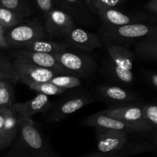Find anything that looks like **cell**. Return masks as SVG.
<instances>
[{
  "label": "cell",
  "mask_w": 157,
  "mask_h": 157,
  "mask_svg": "<svg viewBox=\"0 0 157 157\" xmlns=\"http://www.w3.org/2000/svg\"><path fill=\"white\" fill-rule=\"evenodd\" d=\"M154 150V146L147 141H130L124 148L119 151L108 153H97L88 157H128Z\"/></svg>",
  "instance_id": "ac0fdd59"
},
{
  "label": "cell",
  "mask_w": 157,
  "mask_h": 157,
  "mask_svg": "<svg viewBox=\"0 0 157 157\" xmlns=\"http://www.w3.org/2000/svg\"><path fill=\"white\" fill-rule=\"evenodd\" d=\"M141 111L144 121L156 131L157 128V106L155 104H141Z\"/></svg>",
  "instance_id": "83f0119b"
},
{
  "label": "cell",
  "mask_w": 157,
  "mask_h": 157,
  "mask_svg": "<svg viewBox=\"0 0 157 157\" xmlns=\"http://www.w3.org/2000/svg\"><path fill=\"white\" fill-rule=\"evenodd\" d=\"M82 124L84 126L93 127L95 129L125 131L130 134L138 133V134L147 135L149 133L141 127L106 116L103 114L101 111L87 117L85 120L82 121Z\"/></svg>",
  "instance_id": "8fae6325"
},
{
  "label": "cell",
  "mask_w": 157,
  "mask_h": 157,
  "mask_svg": "<svg viewBox=\"0 0 157 157\" xmlns=\"http://www.w3.org/2000/svg\"><path fill=\"white\" fill-rule=\"evenodd\" d=\"M94 16L98 17L104 25L121 26L135 23H153L156 18L147 14H127L116 9L97 11Z\"/></svg>",
  "instance_id": "30bf717a"
},
{
  "label": "cell",
  "mask_w": 157,
  "mask_h": 157,
  "mask_svg": "<svg viewBox=\"0 0 157 157\" xmlns=\"http://www.w3.org/2000/svg\"><path fill=\"white\" fill-rule=\"evenodd\" d=\"M53 103L48 96L38 94L32 99L23 103H13L10 109L14 114L19 119L31 118L38 113H47L52 107Z\"/></svg>",
  "instance_id": "e0dca14e"
},
{
  "label": "cell",
  "mask_w": 157,
  "mask_h": 157,
  "mask_svg": "<svg viewBox=\"0 0 157 157\" xmlns=\"http://www.w3.org/2000/svg\"><path fill=\"white\" fill-rule=\"evenodd\" d=\"M12 114L10 107H0V129L4 127L8 118Z\"/></svg>",
  "instance_id": "1f68e13d"
},
{
  "label": "cell",
  "mask_w": 157,
  "mask_h": 157,
  "mask_svg": "<svg viewBox=\"0 0 157 157\" xmlns=\"http://www.w3.org/2000/svg\"><path fill=\"white\" fill-rule=\"evenodd\" d=\"M49 82L67 90L69 89H74L80 87L82 84L81 78L72 76V75H57L55 78H52Z\"/></svg>",
  "instance_id": "4316f807"
},
{
  "label": "cell",
  "mask_w": 157,
  "mask_h": 157,
  "mask_svg": "<svg viewBox=\"0 0 157 157\" xmlns=\"http://www.w3.org/2000/svg\"><path fill=\"white\" fill-rule=\"evenodd\" d=\"M70 48L53 54L57 62L71 72L73 76L79 78H89L94 74L97 64L90 56L75 52Z\"/></svg>",
  "instance_id": "5b68a950"
},
{
  "label": "cell",
  "mask_w": 157,
  "mask_h": 157,
  "mask_svg": "<svg viewBox=\"0 0 157 157\" xmlns=\"http://www.w3.org/2000/svg\"><path fill=\"white\" fill-rule=\"evenodd\" d=\"M9 55L12 60L49 69L58 72L60 75H72L69 71L58 64L53 55L50 54L32 52L24 49H12Z\"/></svg>",
  "instance_id": "52a82bcc"
},
{
  "label": "cell",
  "mask_w": 157,
  "mask_h": 157,
  "mask_svg": "<svg viewBox=\"0 0 157 157\" xmlns=\"http://www.w3.org/2000/svg\"><path fill=\"white\" fill-rule=\"evenodd\" d=\"M43 19V29L48 38H64L77 27L73 18L58 8L52 9Z\"/></svg>",
  "instance_id": "ba28073f"
},
{
  "label": "cell",
  "mask_w": 157,
  "mask_h": 157,
  "mask_svg": "<svg viewBox=\"0 0 157 157\" xmlns=\"http://www.w3.org/2000/svg\"><path fill=\"white\" fill-rule=\"evenodd\" d=\"M19 130V118L12 112L4 127L0 129V150L9 147L16 138Z\"/></svg>",
  "instance_id": "44dd1931"
},
{
  "label": "cell",
  "mask_w": 157,
  "mask_h": 157,
  "mask_svg": "<svg viewBox=\"0 0 157 157\" xmlns=\"http://www.w3.org/2000/svg\"><path fill=\"white\" fill-rule=\"evenodd\" d=\"M62 42L67 44L71 48L79 49L84 52H92L103 47V43L98 35L78 26L72 29L63 38Z\"/></svg>",
  "instance_id": "9a60e30c"
},
{
  "label": "cell",
  "mask_w": 157,
  "mask_h": 157,
  "mask_svg": "<svg viewBox=\"0 0 157 157\" xmlns=\"http://www.w3.org/2000/svg\"><path fill=\"white\" fill-rule=\"evenodd\" d=\"M102 43L107 45L129 47L143 38L157 33V26L153 23H135L121 26L102 25L99 31Z\"/></svg>",
  "instance_id": "7a4b0ae2"
},
{
  "label": "cell",
  "mask_w": 157,
  "mask_h": 157,
  "mask_svg": "<svg viewBox=\"0 0 157 157\" xmlns=\"http://www.w3.org/2000/svg\"><path fill=\"white\" fill-rule=\"evenodd\" d=\"M84 3L92 14L99 10L107 9H115L121 5L124 4L126 0H84Z\"/></svg>",
  "instance_id": "484cf974"
},
{
  "label": "cell",
  "mask_w": 157,
  "mask_h": 157,
  "mask_svg": "<svg viewBox=\"0 0 157 157\" xmlns=\"http://www.w3.org/2000/svg\"><path fill=\"white\" fill-rule=\"evenodd\" d=\"M13 143L12 150L17 157H61L32 118L19 119V130Z\"/></svg>",
  "instance_id": "6da1fadb"
},
{
  "label": "cell",
  "mask_w": 157,
  "mask_h": 157,
  "mask_svg": "<svg viewBox=\"0 0 157 157\" xmlns=\"http://www.w3.org/2000/svg\"><path fill=\"white\" fill-rule=\"evenodd\" d=\"M33 2L42 18H44L52 9L56 8L55 0H33Z\"/></svg>",
  "instance_id": "f546056e"
},
{
  "label": "cell",
  "mask_w": 157,
  "mask_h": 157,
  "mask_svg": "<svg viewBox=\"0 0 157 157\" xmlns=\"http://www.w3.org/2000/svg\"><path fill=\"white\" fill-rule=\"evenodd\" d=\"M5 31L6 29L0 25V48L2 49H9V46L6 41V38H5Z\"/></svg>",
  "instance_id": "836d02e7"
},
{
  "label": "cell",
  "mask_w": 157,
  "mask_h": 157,
  "mask_svg": "<svg viewBox=\"0 0 157 157\" xmlns=\"http://www.w3.org/2000/svg\"><path fill=\"white\" fill-rule=\"evenodd\" d=\"M94 101L95 97L86 92H78L64 97L56 104L53 103L48 112V121L52 123L60 122Z\"/></svg>",
  "instance_id": "8992f818"
},
{
  "label": "cell",
  "mask_w": 157,
  "mask_h": 157,
  "mask_svg": "<svg viewBox=\"0 0 157 157\" xmlns=\"http://www.w3.org/2000/svg\"><path fill=\"white\" fill-rule=\"evenodd\" d=\"M14 84L5 80H0V107H10L15 99Z\"/></svg>",
  "instance_id": "d4e9b609"
},
{
  "label": "cell",
  "mask_w": 157,
  "mask_h": 157,
  "mask_svg": "<svg viewBox=\"0 0 157 157\" xmlns=\"http://www.w3.org/2000/svg\"><path fill=\"white\" fill-rule=\"evenodd\" d=\"M107 49L110 56L107 69L110 77L120 84H133L134 52L129 47L119 45H107Z\"/></svg>",
  "instance_id": "3957f363"
},
{
  "label": "cell",
  "mask_w": 157,
  "mask_h": 157,
  "mask_svg": "<svg viewBox=\"0 0 157 157\" xmlns=\"http://www.w3.org/2000/svg\"><path fill=\"white\" fill-rule=\"evenodd\" d=\"M5 38L9 48L17 49L32 41L48 39L43 29V22L39 18L24 19L13 27L5 31Z\"/></svg>",
  "instance_id": "277c9868"
},
{
  "label": "cell",
  "mask_w": 157,
  "mask_h": 157,
  "mask_svg": "<svg viewBox=\"0 0 157 157\" xmlns=\"http://www.w3.org/2000/svg\"><path fill=\"white\" fill-rule=\"evenodd\" d=\"M0 80L9 81L14 85L18 83L13 62L10 57L2 52H0Z\"/></svg>",
  "instance_id": "603a6c76"
},
{
  "label": "cell",
  "mask_w": 157,
  "mask_h": 157,
  "mask_svg": "<svg viewBox=\"0 0 157 157\" xmlns=\"http://www.w3.org/2000/svg\"><path fill=\"white\" fill-rule=\"evenodd\" d=\"M30 90L36 92L38 94L46 95V96H53V95H60L67 91L65 89L58 87L51 82H41V83H28L25 84Z\"/></svg>",
  "instance_id": "cb8c5ba5"
},
{
  "label": "cell",
  "mask_w": 157,
  "mask_h": 157,
  "mask_svg": "<svg viewBox=\"0 0 157 157\" xmlns=\"http://www.w3.org/2000/svg\"><path fill=\"white\" fill-rule=\"evenodd\" d=\"M95 93L98 98L113 105L139 104L140 98L133 92L115 85H100L95 88Z\"/></svg>",
  "instance_id": "2e32d148"
},
{
  "label": "cell",
  "mask_w": 157,
  "mask_h": 157,
  "mask_svg": "<svg viewBox=\"0 0 157 157\" xmlns=\"http://www.w3.org/2000/svg\"><path fill=\"white\" fill-rule=\"evenodd\" d=\"M0 8L12 11L24 19L33 13L29 0H0Z\"/></svg>",
  "instance_id": "7402d4cb"
},
{
  "label": "cell",
  "mask_w": 157,
  "mask_h": 157,
  "mask_svg": "<svg viewBox=\"0 0 157 157\" xmlns=\"http://www.w3.org/2000/svg\"><path fill=\"white\" fill-rule=\"evenodd\" d=\"M12 61L13 62L17 81L18 83L24 84L25 85L32 82H48L55 76L60 75L58 72L49 69L37 67L15 60Z\"/></svg>",
  "instance_id": "7c38bea8"
},
{
  "label": "cell",
  "mask_w": 157,
  "mask_h": 157,
  "mask_svg": "<svg viewBox=\"0 0 157 157\" xmlns=\"http://www.w3.org/2000/svg\"><path fill=\"white\" fill-rule=\"evenodd\" d=\"M101 112L103 114L110 117L141 127L149 133H151L153 131V129L146 123L143 118L140 103L110 106V107L101 110Z\"/></svg>",
  "instance_id": "9c48e42d"
},
{
  "label": "cell",
  "mask_w": 157,
  "mask_h": 157,
  "mask_svg": "<svg viewBox=\"0 0 157 157\" xmlns=\"http://www.w3.org/2000/svg\"><path fill=\"white\" fill-rule=\"evenodd\" d=\"M67 48H70V47L62 41L59 42V41H51L48 39H39L31 41L17 49H24V50L53 55L56 52Z\"/></svg>",
  "instance_id": "d6986e66"
},
{
  "label": "cell",
  "mask_w": 157,
  "mask_h": 157,
  "mask_svg": "<svg viewBox=\"0 0 157 157\" xmlns=\"http://www.w3.org/2000/svg\"><path fill=\"white\" fill-rule=\"evenodd\" d=\"M145 9L150 13L156 15L157 13V0H150L144 6Z\"/></svg>",
  "instance_id": "d6a6232c"
},
{
  "label": "cell",
  "mask_w": 157,
  "mask_h": 157,
  "mask_svg": "<svg viewBox=\"0 0 157 157\" xmlns=\"http://www.w3.org/2000/svg\"><path fill=\"white\" fill-rule=\"evenodd\" d=\"M97 146L101 153L119 151L126 147L130 140V133L125 131L96 129Z\"/></svg>",
  "instance_id": "4fadbf2b"
},
{
  "label": "cell",
  "mask_w": 157,
  "mask_h": 157,
  "mask_svg": "<svg viewBox=\"0 0 157 157\" xmlns=\"http://www.w3.org/2000/svg\"><path fill=\"white\" fill-rule=\"evenodd\" d=\"M24 18H21L15 13L8 9L0 8V25L4 29L13 27L23 21Z\"/></svg>",
  "instance_id": "f1b7e54d"
},
{
  "label": "cell",
  "mask_w": 157,
  "mask_h": 157,
  "mask_svg": "<svg viewBox=\"0 0 157 157\" xmlns=\"http://www.w3.org/2000/svg\"><path fill=\"white\" fill-rule=\"evenodd\" d=\"M55 7L68 14L75 22L86 27H94L95 16L90 12L84 0H55Z\"/></svg>",
  "instance_id": "5bb4252c"
},
{
  "label": "cell",
  "mask_w": 157,
  "mask_h": 157,
  "mask_svg": "<svg viewBox=\"0 0 157 157\" xmlns=\"http://www.w3.org/2000/svg\"><path fill=\"white\" fill-rule=\"evenodd\" d=\"M143 78L144 81L154 90L157 88V75L156 73L153 71H145L142 73Z\"/></svg>",
  "instance_id": "4dcf8cb0"
},
{
  "label": "cell",
  "mask_w": 157,
  "mask_h": 157,
  "mask_svg": "<svg viewBox=\"0 0 157 157\" xmlns=\"http://www.w3.org/2000/svg\"><path fill=\"white\" fill-rule=\"evenodd\" d=\"M134 52L137 56L148 61H157V33H154L136 42Z\"/></svg>",
  "instance_id": "ffe728a7"
}]
</instances>
